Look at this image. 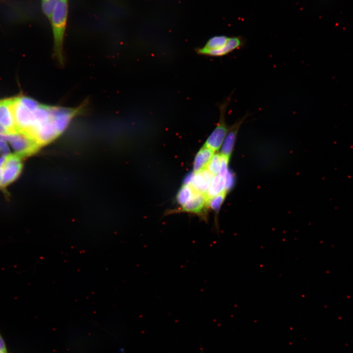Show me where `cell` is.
<instances>
[{
  "label": "cell",
  "instance_id": "obj_1",
  "mask_svg": "<svg viewBox=\"0 0 353 353\" xmlns=\"http://www.w3.org/2000/svg\"><path fill=\"white\" fill-rule=\"evenodd\" d=\"M69 13V0H59L50 19L53 35V55L62 65L64 62V43Z\"/></svg>",
  "mask_w": 353,
  "mask_h": 353
},
{
  "label": "cell",
  "instance_id": "obj_18",
  "mask_svg": "<svg viewBox=\"0 0 353 353\" xmlns=\"http://www.w3.org/2000/svg\"><path fill=\"white\" fill-rule=\"evenodd\" d=\"M5 157L0 156V169L4 160Z\"/></svg>",
  "mask_w": 353,
  "mask_h": 353
},
{
  "label": "cell",
  "instance_id": "obj_2",
  "mask_svg": "<svg viewBox=\"0 0 353 353\" xmlns=\"http://www.w3.org/2000/svg\"><path fill=\"white\" fill-rule=\"evenodd\" d=\"M244 44L245 40L240 36L217 35L210 38L204 46L197 48L195 51L200 55L221 57L242 48Z\"/></svg>",
  "mask_w": 353,
  "mask_h": 353
},
{
  "label": "cell",
  "instance_id": "obj_10",
  "mask_svg": "<svg viewBox=\"0 0 353 353\" xmlns=\"http://www.w3.org/2000/svg\"><path fill=\"white\" fill-rule=\"evenodd\" d=\"M215 151L210 148L203 146L198 152L194 162V173L205 169L214 155Z\"/></svg>",
  "mask_w": 353,
  "mask_h": 353
},
{
  "label": "cell",
  "instance_id": "obj_12",
  "mask_svg": "<svg viewBox=\"0 0 353 353\" xmlns=\"http://www.w3.org/2000/svg\"><path fill=\"white\" fill-rule=\"evenodd\" d=\"M196 192L190 183L184 184L177 194V202L181 206L184 205L193 197Z\"/></svg>",
  "mask_w": 353,
  "mask_h": 353
},
{
  "label": "cell",
  "instance_id": "obj_8",
  "mask_svg": "<svg viewBox=\"0 0 353 353\" xmlns=\"http://www.w3.org/2000/svg\"><path fill=\"white\" fill-rule=\"evenodd\" d=\"M247 117H248L247 114L238 119L233 125L230 126L222 145L220 153L222 156H225L229 159H230L239 128Z\"/></svg>",
  "mask_w": 353,
  "mask_h": 353
},
{
  "label": "cell",
  "instance_id": "obj_15",
  "mask_svg": "<svg viewBox=\"0 0 353 353\" xmlns=\"http://www.w3.org/2000/svg\"><path fill=\"white\" fill-rule=\"evenodd\" d=\"M227 194L225 191L216 196L211 198L209 202V207L216 212H218Z\"/></svg>",
  "mask_w": 353,
  "mask_h": 353
},
{
  "label": "cell",
  "instance_id": "obj_13",
  "mask_svg": "<svg viewBox=\"0 0 353 353\" xmlns=\"http://www.w3.org/2000/svg\"><path fill=\"white\" fill-rule=\"evenodd\" d=\"M221 164V155L219 153H215L205 169L215 176L219 174Z\"/></svg>",
  "mask_w": 353,
  "mask_h": 353
},
{
  "label": "cell",
  "instance_id": "obj_5",
  "mask_svg": "<svg viewBox=\"0 0 353 353\" xmlns=\"http://www.w3.org/2000/svg\"><path fill=\"white\" fill-rule=\"evenodd\" d=\"M4 138L11 146L14 153L23 158L35 153L40 147L30 137L20 131L5 135Z\"/></svg>",
  "mask_w": 353,
  "mask_h": 353
},
{
  "label": "cell",
  "instance_id": "obj_4",
  "mask_svg": "<svg viewBox=\"0 0 353 353\" xmlns=\"http://www.w3.org/2000/svg\"><path fill=\"white\" fill-rule=\"evenodd\" d=\"M23 158L15 153L5 156L0 169L1 189L3 190L20 176L24 167Z\"/></svg>",
  "mask_w": 353,
  "mask_h": 353
},
{
  "label": "cell",
  "instance_id": "obj_7",
  "mask_svg": "<svg viewBox=\"0 0 353 353\" xmlns=\"http://www.w3.org/2000/svg\"><path fill=\"white\" fill-rule=\"evenodd\" d=\"M0 125L9 134L18 131L13 114L12 98L0 99Z\"/></svg>",
  "mask_w": 353,
  "mask_h": 353
},
{
  "label": "cell",
  "instance_id": "obj_17",
  "mask_svg": "<svg viewBox=\"0 0 353 353\" xmlns=\"http://www.w3.org/2000/svg\"><path fill=\"white\" fill-rule=\"evenodd\" d=\"M0 353H9L4 339L0 330Z\"/></svg>",
  "mask_w": 353,
  "mask_h": 353
},
{
  "label": "cell",
  "instance_id": "obj_6",
  "mask_svg": "<svg viewBox=\"0 0 353 353\" xmlns=\"http://www.w3.org/2000/svg\"><path fill=\"white\" fill-rule=\"evenodd\" d=\"M209 200L206 194L196 192L193 197L184 205L176 211L179 212H188L194 214L201 219L207 221V211L209 207Z\"/></svg>",
  "mask_w": 353,
  "mask_h": 353
},
{
  "label": "cell",
  "instance_id": "obj_19",
  "mask_svg": "<svg viewBox=\"0 0 353 353\" xmlns=\"http://www.w3.org/2000/svg\"><path fill=\"white\" fill-rule=\"evenodd\" d=\"M0 189H1V181H0Z\"/></svg>",
  "mask_w": 353,
  "mask_h": 353
},
{
  "label": "cell",
  "instance_id": "obj_11",
  "mask_svg": "<svg viewBox=\"0 0 353 353\" xmlns=\"http://www.w3.org/2000/svg\"><path fill=\"white\" fill-rule=\"evenodd\" d=\"M226 176L218 174L214 176L206 193L209 200L223 192L227 191L226 190Z\"/></svg>",
  "mask_w": 353,
  "mask_h": 353
},
{
  "label": "cell",
  "instance_id": "obj_14",
  "mask_svg": "<svg viewBox=\"0 0 353 353\" xmlns=\"http://www.w3.org/2000/svg\"><path fill=\"white\" fill-rule=\"evenodd\" d=\"M59 0H42L41 9L49 20L50 19L55 6Z\"/></svg>",
  "mask_w": 353,
  "mask_h": 353
},
{
  "label": "cell",
  "instance_id": "obj_9",
  "mask_svg": "<svg viewBox=\"0 0 353 353\" xmlns=\"http://www.w3.org/2000/svg\"><path fill=\"white\" fill-rule=\"evenodd\" d=\"M206 169L194 173L189 182L194 189L200 193L206 194L214 177Z\"/></svg>",
  "mask_w": 353,
  "mask_h": 353
},
{
  "label": "cell",
  "instance_id": "obj_16",
  "mask_svg": "<svg viewBox=\"0 0 353 353\" xmlns=\"http://www.w3.org/2000/svg\"><path fill=\"white\" fill-rule=\"evenodd\" d=\"M3 135L0 134V155L6 156L10 153L8 142L3 138Z\"/></svg>",
  "mask_w": 353,
  "mask_h": 353
},
{
  "label": "cell",
  "instance_id": "obj_3",
  "mask_svg": "<svg viewBox=\"0 0 353 353\" xmlns=\"http://www.w3.org/2000/svg\"><path fill=\"white\" fill-rule=\"evenodd\" d=\"M230 96L231 95L219 105L220 116L218 122L203 145L215 151H219L223 145L230 128L226 123V112L231 99Z\"/></svg>",
  "mask_w": 353,
  "mask_h": 353
}]
</instances>
